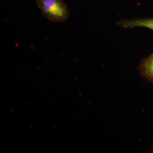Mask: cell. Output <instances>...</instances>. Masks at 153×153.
Wrapping results in <instances>:
<instances>
[{"label":"cell","instance_id":"cell-3","mask_svg":"<svg viewBox=\"0 0 153 153\" xmlns=\"http://www.w3.org/2000/svg\"><path fill=\"white\" fill-rule=\"evenodd\" d=\"M138 69L141 75L153 84V53L142 60Z\"/></svg>","mask_w":153,"mask_h":153},{"label":"cell","instance_id":"cell-1","mask_svg":"<svg viewBox=\"0 0 153 153\" xmlns=\"http://www.w3.org/2000/svg\"><path fill=\"white\" fill-rule=\"evenodd\" d=\"M36 2L43 16L51 22L63 23L69 18V9L63 0H36Z\"/></svg>","mask_w":153,"mask_h":153},{"label":"cell","instance_id":"cell-2","mask_svg":"<svg viewBox=\"0 0 153 153\" xmlns=\"http://www.w3.org/2000/svg\"><path fill=\"white\" fill-rule=\"evenodd\" d=\"M117 25L123 28L144 27L153 30V18L124 19L118 22Z\"/></svg>","mask_w":153,"mask_h":153}]
</instances>
